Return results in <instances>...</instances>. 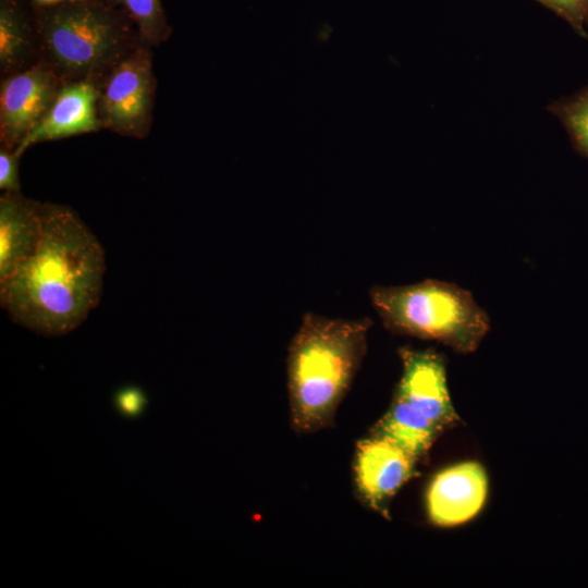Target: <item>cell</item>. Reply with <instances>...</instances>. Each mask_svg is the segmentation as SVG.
I'll list each match as a JSON object with an SVG mask.
<instances>
[{"instance_id":"3","label":"cell","mask_w":588,"mask_h":588,"mask_svg":"<svg viewBox=\"0 0 588 588\" xmlns=\"http://www.w3.org/2000/svg\"><path fill=\"white\" fill-rule=\"evenodd\" d=\"M30 5L39 60L63 82L88 81L100 86L120 61L145 44L124 10L109 0Z\"/></svg>"},{"instance_id":"4","label":"cell","mask_w":588,"mask_h":588,"mask_svg":"<svg viewBox=\"0 0 588 588\" xmlns=\"http://www.w3.org/2000/svg\"><path fill=\"white\" fill-rule=\"evenodd\" d=\"M369 296L390 332L437 341L458 353L474 352L490 329L488 314L471 293L451 282L376 285Z\"/></svg>"},{"instance_id":"15","label":"cell","mask_w":588,"mask_h":588,"mask_svg":"<svg viewBox=\"0 0 588 588\" xmlns=\"http://www.w3.org/2000/svg\"><path fill=\"white\" fill-rule=\"evenodd\" d=\"M555 113L571 135L575 148L588 158V87L559 103Z\"/></svg>"},{"instance_id":"8","label":"cell","mask_w":588,"mask_h":588,"mask_svg":"<svg viewBox=\"0 0 588 588\" xmlns=\"http://www.w3.org/2000/svg\"><path fill=\"white\" fill-rule=\"evenodd\" d=\"M402 376L395 394L427 417L441 432L454 426L458 416L453 407L444 357L433 350H399Z\"/></svg>"},{"instance_id":"9","label":"cell","mask_w":588,"mask_h":588,"mask_svg":"<svg viewBox=\"0 0 588 588\" xmlns=\"http://www.w3.org/2000/svg\"><path fill=\"white\" fill-rule=\"evenodd\" d=\"M487 491V475L479 463L465 462L444 468L427 488L428 517L442 527L466 523L483 506Z\"/></svg>"},{"instance_id":"20","label":"cell","mask_w":588,"mask_h":588,"mask_svg":"<svg viewBox=\"0 0 588 588\" xmlns=\"http://www.w3.org/2000/svg\"><path fill=\"white\" fill-rule=\"evenodd\" d=\"M65 1H78V0H65Z\"/></svg>"},{"instance_id":"17","label":"cell","mask_w":588,"mask_h":588,"mask_svg":"<svg viewBox=\"0 0 588 588\" xmlns=\"http://www.w3.org/2000/svg\"><path fill=\"white\" fill-rule=\"evenodd\" d=\"M114 404L119 412L125 416L133 417L143 413L147 404V397L142 389L130 385L117 391Z\"/></svg>"},{"instance_id":"14","label":"cell","mask_w":588,"mask_h":588,"mask_svg":"<svg viewBox=\"0 0 588 588\" xmlns=\"http://www.w3.org/2000/svg\"><path fill=\"white\" fill-rule=\"evenodd\" d=\"M121 8L134 23L143 42L150 47L168 40L171 27L168 24L161 0H109Z\"/></svg>"},{"instance_id":"19","label":"cell","mask_w":588,"mask_h":588,"mask_svg":"<svg viewBox=\"0 0 588 588\" xmlns=\"http://www.w3.org/2000/svg\"><path fill=\"white\" fill-rule=\"evenodd\" d=\"M64 0H30V2L35 3V4H38V5H44V7H48V5H54V4H58L60 2H62Z\"/></svg>"},{"instance_id":"18","label":"cell","mask_w":588,"mask_h":588,"mask_svg":"<svg viewBox=\"0 0 588 588\" xmlns=\"http://www.w3.org/2000/svg\"><path fill=\"white\" fill-rule=\"evenodd\" d=\"M559 13H562L575 27L581 30V24L588 9V0H541Z\"/></svg>"},{"instance_id":"10","label":"cell","mask_w":588,"mask_h":588,"mask_svg":"<svg viewBox=\"0 0 588 588\" xmlns=\"http://www.w3.org/2000/svg\"><path fill=\"white\" fill-rule=\"evenodd\" d=\"M99 87L88 81L63 83L40 123L14 150L22 156L37 143L101 130L97 113Z\"/></svg>"},{"instance_id":"5","label":"cell","mask_w":588,"mask_h":588,"mask_svg":"<svg viewBox=\"0 0 588 588\" xmlns=\"http://www.w3.org/2000/svg\"><path fill=\"white\" fill-rule=\"evenodd\" d=\"M151 48L139 45L100 84L97 113L101 128L139 139L149 134L157 88Z\"/></svg>"},{"instance_id":"16","label":"cell","mask_w":588,"mask_h":588,"mask_svg":"<svg viewBox=\"0 0 588 588\" xmlns=\"http://www.w3.org/2000/svg\"><path fill=\"white\" fill-rule=\"evenodd\" d=\"M21 157L15 150L0 146V188L7 193H21Z\"/></svg>"},{"instance_id":"11","label":"cell","mask_w":588,"mask_h":588,"mask_svg":"<svg viewBox=\"0 0 588 588\" xmlns=\"http://www.w3.org/2000/svg\"><path fill=\"white\" fill-rule=\"evenodd\" d=\"M42 234V203L22 193L0 197V283L36 250Z\"/></svg>"},{"instance_id":"7","label":"cell","mask_w":588,"mask_h":588,"mask_svg":"<svg viewBox=\"0 0 588 588\" xmlns=\"http://www.w3.org/2000/svg\"><path fill=\"white\" fill-rule=\"evenodd\" d=\"M418 462L394 443L368 434L355 449L353 473L358 495L377 513L388 517L389 504L414 476Z\"/></svg>"},{"instance_id":"13","label":"cell","mask_w":588,"mask_h":588,"mask_svg":"<svg viewBox=\"0 0 588 588\" xmlns=\"http://www.w3.org/2000/svg\"><path fill=\"white\" fill-rule=\"evenodd\" d=\"M440 432L427 417L394 393L388 411L369 434L394 443L420 462Z\"/></svg>"},{"instance_id":"12","label":"cell","mask_w":588,"mask_h":588,"mask_svg":"<svg viewBox=\"0 0 588 588\" xmlns=\"http://www.w3.org/2000/svg\"><path fill=\"white\" fill-rule=\"evenodd\" d=\"M39 61L38 36L30 2L0 0V73L23 70Z\"/></svg>"},{"instance_id":"6","label":"cell","mask_w":588,"mask_h":588,"mask_svg":"<svg viewBox=\"0 0 588 588\" xmlns=\"http://www.w3.org/2000/svg\"><path fill=\"white\" fill-rule=\"evenodd\" d=\"M1 77L0 146L14 150L40 123L65 82L41 60Z\"/></svg>"},{"instance_id":"2","label":"cell","mask_w":588,"mask_h":588,"mask_svg":"<svg viewBox=\"0 0 588 588\" xmlns=\"http://www.w3.org/2000/svg\"><path fill=\"white\" fill-rule=\"evenodd\" d=\"M372 321L307 313L286 357L291 422L298 433L331 426L367 351Z\"/></svg>"},{"instance_id":"1","label":"cell","mask_w":588,"mask_h":588,"mask_svg":"<svg viewBox=\"0 0 588 588\" xmlns=\"http://www.w3.org/2000/svg\"><path fill=\"white\" fill-rule=\"evenodd\" d=\"M105 272V249L77 212L42 203L40 242L0 283V303L20 326L44 336H62L99 304Z\"/></svg>"}]
</instances>
